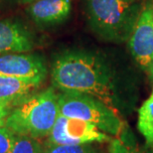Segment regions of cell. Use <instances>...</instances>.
<instances>
[{
  "instance_id": "cell-8",
  "label": "cell",
  "mask_w": 153,
  "mask_h": 153,
  "mask_svg": "<svg viewBox=\"0 0 153 153\" xmlns=\"http://www.w3.org/2000/svg\"><path fill=\"white\" fill-rule=\"evenodd\" d=\"M34 41L29 30L12 20H0V56L31 51Z\"/></svg>"
},
{
  "instance_id": "cell-1",
  "label": "cell",
  "mask_w": 153,
  "mask_h": 153,
  "mask_svg": "<svg viewBox=\"0 0 153 153\" xmlns=\"http://www.w3.org/2000/svg\"><path fill=\"white\" fill-rule=\"evenodd\" d=\"M54 87L62 91L90 94L117 111L118 94L114 73L102 56L87 51H66L54 60Z\"/></svg>"
},
{
  "instance_id": "cell-11",
  "label": "cell",
  "mask_w": 153,
  "mask_h": 153,
  "mask_svg": "<svg viewBox=\"0 0 153 153\" xmlns=\"http://www.w3.org/2000/svg\"><path fill=\"white\" fill-rule=\"evenodd\" d=\"M137 126L147 144H153V90L139 108Z\"/></svg>"
},
{
  "instance_id": "cell-15",
  "label": "cell",
  "mask_w": 153,
  "mask_h": 153,
  "mask_svg": "<svg viewBox=\"0 0 153 153\" xmlns=\"http://www.w3.org/2000/svg\"><path fill=\"white\" fill-rule=\"evenodd\" d=\"M16 138L14 134L6 126L0 127V153H7L13 146V143Z\"/></svg>"
},
{
  "instance_id": "cell-4",
  "label": "cell",
  "mask_w": 153,
  "mask_h": 153,
  "mask_svg": "<svg viewBox=\"0 0 153 153\" xmlns=\"http://www.w3.org/2000/svg\"><path fill=\"white\" fill-rule=\"evenodd\" d=\"M58 102L60 114L93 123L112 136H119L122 132L123 124L117 111L97 97L81 93L62 91L58 94Z\"/></svg>"
},
{
  "instance_id": "cell-10",
  "label": "cell",
  "mask_w": 153,
  "mask_h": 153,
  "mask_svg": "<svg viewBox=\"0 0 153 153\" xmlns=\"http://www.w3.org/2000/svg\"><path fill=\"white\" fill-rule=\"evenodd\" d=\"M40 82L0 76V105L12 108L18 102L30 96L39 85Z\"/></svg>"
},
{
  "instance_id": "cell-14",
  "label": "cell",
  "mask_w": 153,
  "mask_h": 153,
  "mask_svg": "<svg viewBox=\"0 0 153 153\" xmlns=\"http://www.w3.org/2000/svg\"><path fill=\"white\" fill-rule=\"evenodd\" d=\"M108 153H139L137 149L123 138L111 139L108 145Z\"/></svg>"
},
{
  "instance_id": "cell-7",
  "label": "cell",
  "mask_w": 153,
  "mask_h": 153,
  "mask_svg": "<svg viewBox=\"0 0 153 153\" xmlns=\"http://www.w3.org/2000/svg\"><path fill=\"white\" fill-rule=\"evenodd\" d=\"M0 76L30 79L42 84L47 76V67L42 58L25 53L0 56Z\"/></svg>"
},
{
  "instance_id": "cell-13",
  "label": "cell",
  "mask_w": 153,
  "mask_h": 153,
  "mask_svg": "<svg viewBox=\"0 0 153 153\" xmlns=\"http://www.w3.org/2000/svg\"><path fill=\"white\" fill-rule=\"evenodd\" d=\"M44 153H99L88 144H44Z\"/></svg>"
},
{
  "instance_id": "cell-12",
  "label": "cell",
  "mask_w": 153,
  "mask_h": 153,
  "mask_svg": "<svg viewBox=\"0 0 153 153\" xmlns=\"http://www.w3.org/2000/svg\"><path fill=\"white\" fill-rule=\"evenodd\" d=\"M7 153H44V145L40 143L39 139L16 135L13 146Z\"/></svg>"
},
{
  "instance_id": "cell-16",
  "label": "cell",
  "mask_w": 153,
  "mask_h": 153,
  "mask_svg": "<svg viewBox=\"0 0 153 153\" xmlns=\"http://www.w3.org/2000/svg\"><path fill=\"white\" fill-rule=\"evenodd\" d=\"M9 111H10V108L0 105V127L5 126L6 118L9 114Z\"/></svg>"
},
{
  "instance_id": "cell-17",
  "label": "cell",
  "mask_w": 153,
  "mask_h": 153,
  "mask_svg": "<svg viewBox=\"0 0 153 153\" xmlns=\"http://www.w3.org/2000/svg\"><path fill=\"white\" fill-rule=\"evenodd\" d=\"M147 71H149V73H150L151 76H152V78H153V58H152V60H151V62H150V65H149V67H148Z\"/></svg>"
},
{
  "instance_id": "cell-3",
  "label": "cell",
  "mask_w": 153,
  "mask_h": 153,
  "mask_svg": "<svg viewBox=\"0 0 153 153\" xmlns=\"http://www.w3.org/2000/svg\"><path fill=\"white\" fill-rule=\"evenodd\" d=\"M141 8L137 0H85L91 27L111 42L129 39Z\"/></svg>"
},
{
  "instance_id": "cell-5",
  "label": "cell",
  "mask_w": 153,
  "mask_h": 153,
  "mask_svg": "<svg viewBox=\"0 0 153 153\" xmlns=\"http://www.w3.org/2000/svg\"><path fill=\"white\" fill-rule=\"evenodd\" d=\"M111 141L108 133L90 122L59 114L45 144H88Z\"/></svg>"
},
{
  "instance_id": "cell-6",
  "label": "cell",
  "mask_w": 153,
  "mask_h": 153,
  "mask_svg": "<svg viewBox=\"0 0 153 153\" xmlns=\"http://www.w3.org/2000/svg\"><path fill=\"white\" fill-rule=\"evenodd\" d=\"M128 47L135 62L148 70L153 58V1L141 8L128 39Z\"/></svg>"
},
{
  "instance_id": "cell-2",
  "label": "cell",
  "mask_w": 153,
  "mask_h": 153,
  "mask_svg": "<svg viewBox=\"0 0 153 153\" xmlns=\"http://www.w3.org/2000/svg\"><path fill=\"white\" fill-rule=\"evenodd\" d=\"M60 114L54 88L31 94L10 109L5 126L16 135L40 139L48 137Z\"/></svg>"
},
{
  "instance_id": "cell-9",
  "label": "cell",
  "mask_w": 153,
  "mask_h": 153,
  "mask_svg": "<svg viewBox=\"0 0 153 153\" xmlns=\"http://www.w3.org/2000/svg\"><path fill=\"white\" fill-rule=\"evenodd\" d=\"M71 8V0H35L29 4L28 12L37 25L49 27L65 21Z\"/></svg>"
},
{
  "instance_id": "cell-18",
  "label": "cell",
  "mask_w": 153,
  "mask_h": 153,
  "mask_svg": "<svg viewBox=\"0 0 153 153\" xmlns=\"http://www.w3.org/2000/svg\"><path fill=\"white\" fill-rule=\"evenodd\" d=\"M20 3H22V4H30L31 2L35 1V0H19Z\"/></svg>"
}]
</instances>
